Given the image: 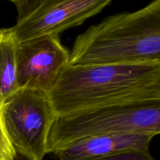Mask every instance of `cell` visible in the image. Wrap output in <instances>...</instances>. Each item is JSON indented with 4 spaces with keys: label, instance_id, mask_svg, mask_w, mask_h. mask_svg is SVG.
<instances>
[{
    "label": "cell",
    "instance_id": "obj_1",
    "mask_svg": "<svg viewBox=\"0 0 160 160\" xmlns=\"http://www.w3.org/2000/svg\"><path fill=\"white\" fill-rule=\"evenodd\" d=\"M48 96L56 117L109 105L160 99V62L67 64Z\"/></svg>",
    "mask_w": 160,
    "mask_h": 160
},
{
    "label": "cell",
    "instance_id": "obj_2",
    "mask_svg": "<svg viewBox=\"0 0 160 160\" xmlns=\"http://www.w3.org/2000/svg\"><path fill=\"white\" fill-rule=\"evenodd\" d=\"M160 62V0L110 16L78 36L68 65Z\"/></svg>",
    "mask_w": 160,
    "mask_h": 160
},
{
    "label": "cell",
    "instance_id": "obj_3",
    "mask_svg": "<svg viewBox=\"0 0 160 160\" xmlns=\"http://www.w3.org/2000/svg\"><path fill=\"white\" fill-rule=\"evenodd\" d=\"M160 133V99L120 103L56 117L47 141V154L84 138L109 134Z\"/></svg>",
    "mask_w": 160,
    "mask_h": 160
},
{
    "label": "cell",
    "instance_id": "obj_4",
    "mask_svg": "<svg viewBox=\"0 0 160 160\" xmlns=\"http://www.w3.org/2000/svg\"><path fill=\"white\" fill-rule=\"evenodd\" d=\"M7 138L16 154L27 160H43L56 116L47 92L20 88L0 108Z\"/></svg>",
    "mask_w": 160,
    "mask_h": 160
},
{
    "label": "cell",
    "instance_id": "obj_5",
    "mask_svg": "<svg viewBox=\"0 0 160 160\" xmlns=\"http://www.w3.org/2000/svg\"><path fill=\"white\" fill-rule=\"evenodd\" d=\"M112 0H38L12 27L17 43L79 26L101 12Z\"/></svg>",
    "mask_w": 160,
    "mask_h": 160
},
{
    "label": "cell",
    "instance_id": "obj_6",
    "mask_svg": "<svg viewBox=\"0 0 160 160\" xmlns=\"http://www.w3.org/2000/svg\"><path fill=\"white\" fill-rule=\"evenodd\" d=\"M69 59L70 52L62 45L58 34L17 43L18 88L35 89L48 94Z\"/></svg>",
    "mask_w": 160,
    "mask_h": 160
},
{
    "label": "cell",
    "instance_id": "obj_7",
    "mask_svg": "<svg viewBox=\"0 0 160 160\" xmlns=\"http://www.w3.org/2000/svg\"><path fill=\"white\" fill-rule=\"evenodd\" d=\"M156 136L149 134H109L80 139L55 152L58 160H90L123 151H149Z\"/></svg>",
    "mask_w": 160,
    "mask_h": 160
},
{
    "label": "cell",
    "instance_id": "obj_8",
    "mask_svg": "<svg viewBox=\"0 0 160 160\" xmlns=\"http://www.w3.org/2000/svg\"><path fill=\"white\" fill-rule=\"evenodd\" d=\"M16 42L12 28L0 29V108L17 90Z\"/></svg>",
    "mask_w": 160,
    "mask_h": 160
},
{
    "label": "cell",
    "instance_id": "obj_9",
    "mask_svg": "<svg viewBox=\"0 0 160 160\" xmlns=\"http://www.w3.org/2000/svg\"><path fill=\"white\" fill-rule=\"evenodd\" d=\"M90 160H156L149 151H123Z\"/></svg>",
    "mask_w": 160,
    "mask_h": 160
},
{
    "label": "cell",
    "instance_id": "obj_10",
    "mask_svg": "<svg viewBox=\"0 0 160 160\" xmlns=\"http://www.w3.org/2000/svg\"><path fill=\"white\" fill-rule=\"evenodd\" d=\"M16 152L7 138L0 114V160H15Z\"/></svg>",
    "mask_w": 160,
    "mask_h": 160
},
{
    "label": "cell",
    "instance_id": "obj_11",
    "mask_svg": "<svg viewBox=\"0 0 160 160\" xmlns=\"http://www.w3.org/2000/svg\"><path fill=\"white\" fill-rule=\"evenodd\" d=\"M38 2V0H16L15 5L18 12V20L28 14Z\"/></svg>",
    "mask_w": 160,
    "mask_h": 160
},
{
    "label": "cell",
    "instance_id": "obj_12",
    "mask_svg": "<svg viewBox=\"0 0 160 160\" xmlns=\"http://www.w3.org/2000/svg\"><path fill=\"white\" fill-rule=\"evenodd\" d=\"M10 1H12V2H15V1H16V0H10Z\"/></svg>",
    "mask_w": 160,
    "mask_h": 160
}]
</instances>
